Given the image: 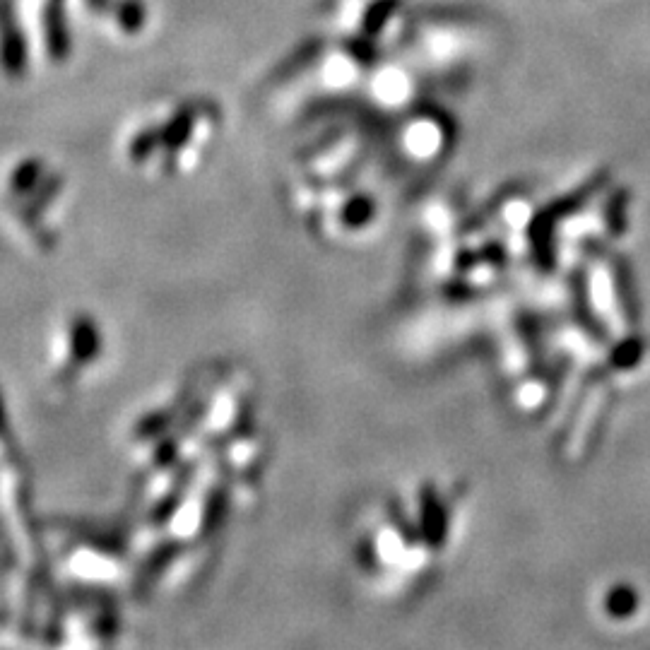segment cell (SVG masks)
Wrapping results in <instances>:
<instances>
[{
    "label": "cell",
    "instance_id": "obj_1",
    "mask_svg": "<svg viewBox=\"0 0 650 650\" xmlns=\"http://www.w3.org/2000/svg\"><path fill=\"white\" fill-rule=\"evenodd\" d=\"M27 37L17 25L10 3L0 5V68L8 78H22L27 73Z\"/></svg>",
    "mask_w": 650,
    "mask_h": 650
},
{
    "label": "cell",
    "instance_id": "obj_2",
    "mask_svg": "<svg viewBox=\"0 0 650 650\" xmlns=\"http://www.w3.org/2000/svg\"><path fill=\"white\" fill-rule=\"evenodd\" d=\"M44 37L46 49L53 61H65L73 49L68 17H65V0H46L44 8Z\"/></svg>",
    "mask_w": 650,
    "mask_h": 650
},
{
    "label": "cell",
    "instance_id": "obj_3",
    "mask_svg": "<svg viewBox=\"0 0 650 650\" xmlns=\"http://www.w3.org/2000/svg\"><path fill=\"white\" fill-rule=\"evenodd\" d=\"M193 123H195V111L193 109H183L176 114L167 126L162 128V145L169 147V150H179L191 138L193 133Z\"/></svg>",
    "mask_w": 650,
    "mask_h": 650
},
{
    "label": "cell",
    "instance_id": "obj_4",
    "mask_svg": "<svg viewBox=\"0 0 650 650\" xmlns=\"http://www.w3.org/2000/svg\"><path fill=\"white\" fill-rule=\"evenodd\" d=\"M145 20H147V13H145L143 0H121V3H118L116 22L123 32L128 34L140 32L145 25Z\"/></svg>",
    "mask_w": 650,
    "mask_h": 650
},
{
    "label": "cell",
    "instance_id": "obj_5",
    "mask_svg": "<svg viewBox=\"0 0 650 650\" xmlns=\"http://www.w3.org/2000/svg\"><path fill=\"white\" fill-rule=\"evenodd\" d=\"M162 145V128H147L143 133H138L130 143V159L133 162H143Z\"/></svg>",
    "mask_w": 650,
    "mask_h": 650
},
{
    "label": "cell",
    "instance_id": "obj_6",
    "mask_svg": "<svg viewBox=\"0 0 650 650\" xmlns=\"http://www.w3.org/2000/svg\"><path fill=\"white\" fill-rule=\"evenodd\" d=\"M41 174H44V169H41V162H37V159L22 162L13 174V191L29 193L41 181Z\"/></svg>",
    "mask_w": 650,
    "mask_h": 650
},
{
    "label": "cell",
    "instance_id": "obj_7",
    "mask_svg": "<svg viewBox=\"0 0 650 650\" xmlns=\"http://www.w3.org/2000/svg\"><path fill=\"white\" fill-rule=\"evenodd\" d=\"M374 215V205L366 198H354L347 203L345 212H342V220H345L347 227H362V224L369 222V217Z\"/></svg>",
    "mask_w": 650,
    "mask_h": 650
},
{
    "label": "cell",
    "instance_id": "obj_8",
    "mask_svg": "<svg viewBox=\"0 0 650 650\" xmlns=\"http://www.w3.org/2000/svg\"><path fill=\"white\" fill-rule=\"evenodd\" d=\"M94 13H109V0H87Z\"/></svg>",
    "mask_w": 650,
    "mask_h": 650
}]
</instances>
